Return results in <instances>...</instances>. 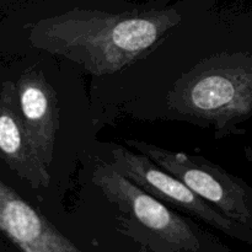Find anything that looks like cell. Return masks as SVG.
Instances as JSON below:
<instances>
[{
	"label": "cell",
	"instance_id": "obj_1",
	"mask_svg": "<svg viewBox=\"0 0 252 252\" xmlns=\"http://www.w3.org/2000/svg\"><path fill=\"white\" fill-rule=\"evenodd\" d=\"M172 10L110 15L86 12L43 22L33 43L83 64L95 75H106L134 61L179 21Z\"/></svg>",
	"mask_w": 252,
	"mask_h": 252
},
{
	"label": "cell",
	"instance_id": "obj_2",
	"mask_svg": "<svg viewBox=\"0 0 252 252\" xmlns=\"http://www.w3.org/2000/svg\"><path fill=\"white\" fill-rule=\"evenodd\" d=\"M128 144L186 184L221 214L252 230V189L201 157L175 153L139 140Z\"/></svg>",
	"mask_w": 252,
	"mask_h": 252
},
{
	"label": "cell",
	"instance_id": "obj_3",
	"mask_svg": "<svg viewBox=\"0 0 252 252\" xmlns=\"http://www.w3.org/2000/svg\"><path fill=\"white\" fill-rule=\"evenodd\" d=\"M112 165L116 170L153 194L155 198L167 202L171 206L197 217L231 238L252 245L251 229L221 214L181 180L165 171L150 158L117 147L112 149Z\"/></svg>",
	"mask_w": 252,
	"mask_h": 252
},
{
	"label": "cell",
	"instance_id": "obj_4",
	"mask_svg": "<svg viewBox=\"0 0 252 252\" xmlns=\"http://www.w3.org/2000/svg\"><path fill=\"white\" fill-rule=\"evenodd\" d=\"M93 181L111 202L170 245L193 252L199 249L198 238L181 217L121 174L112 164L96 167Z\"/></svg>",
	"mask_w": 252,
	"mask_h": 252
},
{
	"label": "cell",
	"instance_id": "obj_5",
	"mask_svg": "<svg viewBox=\"0 0 252 252\" xmlns=\"http://www.w3.org/2000/svg\"><path fill=\"white\" fill-rule=\"evenodd\" d=\"M0 230L22 252H83L1 180Z\"/></svg>",
	"mask_w": 252,
	"mask_h": 252
},
{
	"label": "cell",
	"instance_id": "obj_6",
	"mask_svg": "<svg viewBox=\"0 0 252 252\" xmlns=\"http://www.w3.org/2000/svg\"><path fill=\"white\" fill-rule=\"evenodd\" d=\"M0 158L32 187H47L48 167L41 161L29 137L17 103L16 84L6 81L0 88Z\"/></svg>",
	"mask_w": 252,
	"mask_h": 252
},
{
	"label": "cell",
	"instance_id": "obj_7",
	"mask_svg": "<svg viewBox=\"0 0 252 252\" xmlns=\"http://www.w3.org/2000/svg\"><path fill=\"white\" fill-rule=\"evenodd\" d=\"M17 103L29 137L37 155L47 167L53 159V148L59 128L57 95L43 74L26 70L16 83Z\"/></svg>",
	"mask_w": 252,
	"mask_h": 252
}]
</instances>
